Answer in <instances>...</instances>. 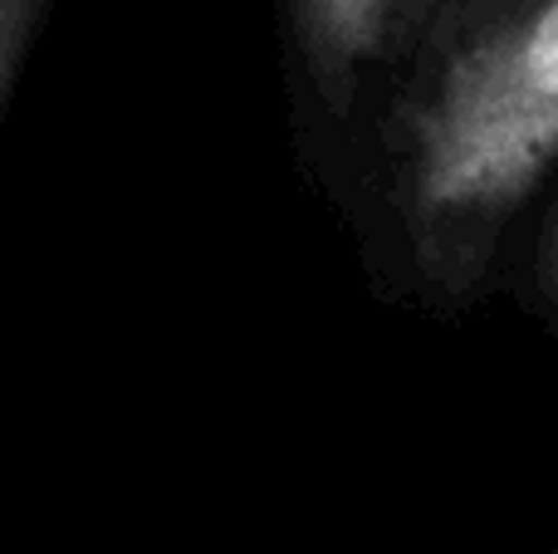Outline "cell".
Instances as JSON below:
<instances>
[{
	"mask_svg": "<svg viewBox=\"0 0 558 554\" xmlns=\"http://www.w3.org/2000/svg\"><path fill=\"white\" fill-rule=\"evenodd\" d=\"M54 0H0V104L15 88V74L25 64L29 45H35L39 25L49 20Z\"/></svg>",
	"mask_w": 558,
	"mask_h": 554,
	"instance_id": "3957f363",
	"label": "cell"
},
{
	"mask_svg": "<svg viewBox=\"0 0 558 554\" xmlns=\"http://www.w3.org/2000/svg\"><path fill=\"white\" fill-rule=\"evenodd\" d=\"M530 285H534V300L544 304V314L558 324V192H554L549 212H544V221H539V236H534Z\"/></svg>",
	"mask_w": 558,
	"mask_h": 554,
	"instance_id": "277c9868",
	"label": "cell"
},
{
	"mask_svg": "<svg viewBox=\"0 0 558 554\" xmlns=\"http://www.w3.org/2000/svg\"><path fill=\"white\" fill-rule=\"evenodd\" d=\"M549 554H558V545H554V550H549Z\"/></svg>",
	"mask_w": 558,
	"mask_h": 554,
	"instance_id": "8992f818",
	"label": "cell"
},
{
	"mask_svg": "<svg viewBox=\"0 0 558 554\" xmlns=\"http://www.w3.org/2000/svg\"><path fill=\"white\" fill-rule=\"evenodd\" d=\"M436 0H387V55L412 49V39L432 25Z\"/></svg>",
	"mask_w": 558,
	"mask_h": 554,
	"instance_id": "5b68a950",
	"label": "cell"
},
{
	"mask_svg": "<svg viewBox=\"0 0 558 554\" xmlns=\"http://www.w3.org/2000/svg\"><path fill=\"white\" fill-rule=\"evenodd\" d=\"M412 265L441 300L485 285L510 216L558 162V0H465L387 118Z\"/></svg>",
	"mask_w": 558,
	"mask_h": 554,
	"instance_id": "6da1fadb",
	"label": "cell"
},
{
	"mask_svg": "<svg viewBox=\"0 0 558 554\" xmlns=\"http://www.w3.org/2000/svg\"><path fill=\"white\" fill-rule=\"evenodd\" d=\"M294 29L318 104L343 118L357 74L387 59V0H294Z\"/></svg>",
	"mask_w": 558,
	"mask_h": 554,
	"instance_id": "7a4b0ae2",
	"label": "cell"
}]
</instances>
